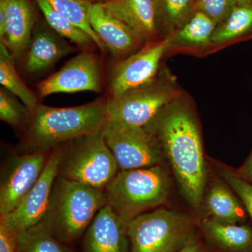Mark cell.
<instances>
[{
  "label": "cell",
  "instance_id": "obj_12",
  "mask_svg": "<svg viewBox=\"0 0 252 252\" xmlns=\"http://www.w3.org/2000/svg\"><path fill=\"white\" fill-rule=\"evenodd\" d=\"M100 70L94 55L82 52L66 63L60 70L38 85L41 97L51 94H72L81 91L98 92Z\"/></svg>",
  "mask_w": 252,
  "mask_h": 252
},
{
  "label": "cell",
  "instance_id": "obj_22",
  "mask_svg": "<svg viewBox=\"0 0 252 252\" xmlns=\"http://www.w3.org/2000/svg\"><path fill=\"white\" fill-rule=\"evenodd\" d=\"M16 252H74L53 236L44 223L16 235Z\"/></svg>",
  "mask_w": 252,
  "mask_h": 252
},
{
  "label": "cell",
  "instance_id": "obj_30",
  "mask_svg": "<svg viewBox=\"0 0 252 252\" xmlns=\"http://www.w3.org/2000/svg\"><path fill=\"white\" fill-rule=\"evenodd\" d=\"M16 235L0 223V252H16Z\"/></svg>",
  "mask_w": 252,
  "mask_h": 252
},
{
  "label": "cell",
  "instance_id": "obj_20",
  "mask_svg": "<svg viewBox=\"0 0 252 252\" xmlns=\"http://www.w3.org/2000/svg\"><path fill=\"white\" fill-rule=\"evenodd\" d=\"M217 25L200 11L195 10L180 28L172 32L170 44L187 46H205L211 44V38Z\"/></svg>",
  "mask_w": 252,
  "mask_h": 252
},
{
  "label": "cell",
  "instance_id": "obj_29",
  "mask_svg": "<svg viewBox=\"0 0 252 252\" xmlns=\"http://www.w3.org/2000/svg\"><path fill=\"white\" fill-rule=\"evenodd\" d=\"M220 174L240 197L252 220V185L240 176L225 167H220Z\"/></svg>",
  "mask_w": 252,
  "mask_h": 252
},
{
  "label": "cell",
  "instance_id": "obj_16",
  "mask_svg": "<svg viewBox=\"0 0 252 252\" xmlns=\"http://www.w3.org/2000/svg\"><path fill=\"white\" fill-rule=\"evenodd\" d=\"M4 5L6 31L1 42L13 57L19 58L29 47L32 40L33 15L28 0H0Z\"/></svg>",
  "mask_w": 252,
  "mask_h": 252
},
{
  "label": "cell",
  "instance_id": "obj_28",
  "mask_svg": "<svg viewBox=\"0 0 252 252\" xmlns=\"http://www.w3.org/2000/svg\"><path fill=\"white\" fill-rule=\"evenodd\" d=\"M237 5L238 0H195L194 8L211 18L218 26L228 17Z\"/></svg>",
  "mask_w": 252,
  "mask_h": 252
},
{
  "label": "cell",
  "instance_id": "obj_31",
  "mask_svg": "<svg viewBox=\"0 0 252 252\" xmlns=\"http://www.w3.org/2000/svg\"><path fill=\"white\" fill-rule=\"evenodd\" d=\"M177 252H205V248L203 244L195 238Z\"/></svg>",
  "mask_w": 252,
  "mask_h": 252
},
{
  "label": "cell",
  "instance_id": "obj_23",
  "mask_svg": "<svg viewBox=\"0 0 252 252\" xmlns=\"http://www.w3.org/2000/svg\"><path fill=\"white\" fill-rule=\"evenodd\" d=\"M252 30V4L237 5L223 22L217 26L211 44H220L234 40Z\"/></svg>",
  "mask_w": 252,
  "mask_h": 252
},
{
  "label": "cell",
  "instance_id": "obj_13",
  "mask_svg": "<svg viewBox=\"0 0 252 252\" xmlns=\"http://www.w3.org/2000/svg\"><path fill=\"white\" fill-rule=\"evenodd\" d=\"M127 225L106 204L86 230L84 252H130Z\"/></svg>",
  "mask_w": 252,
  "mask_h": 252
},
{
  "label": "cell",
  "instance_id": "obj_21",
  "mask_svg": "<svg viewBox=\"0 0 252 252\" xmlns=\"http://www.w3.org/2000/svg\"><path fill=\"white\" fill-rule=\"evenodd\" d=\"M0 83L14 94L31 113L39 105L37 97L25 84L15 67L14 57L4 43L0 44Z\"/></svg>",
  "mask_w": 252,
  "mask_h": 252
},
{
  "label": "cell",
  "instance_id": "obj_32",
  "mask_svg": "<svg viewBox=\"0 0 252 252\" xmlns=\"http://www.w3.org/2000/svg\"><path fill=\"white\" fill-rule=\"evenodd\" d=\"M244 176L252 183V154L243 169Z\"/></svg>",
  "mask_w": 252,
  "mask_h": 252
},
{
  "label": "cell",
  "instance_id": "obj_8",
  "mask_svg": "<svg viewBox=\"0 0 252 252\" xmlns=\"http://www.w3.org/2000/svg\"><path fill=\"white\" fill-rule=\"evenodd\" d=\"M177 93L159 83L106 101L109 122L145 127L164 109L175 102Z\"/></svg>",
  "mask_w": 252,
  "mask_h": 252
},
{
  "label": "cell",
  "instance_id": "obj_14",
  "mask_svg": "<svg viewBox=\"0 0 252 252\" xmlns=\"http://www.w3.org/2000/svg\"><path fill=\"white\" fill-rule=\"evenodd\" d=\"M87 12L91 27L114 57L128 54L144 42L133 30L109 14L102 2H89Z\"/></svg>",
  "mask_w": 252,
  "mask_h": 252
},
{
  "label": "cell",
  "instance_id": "obj_27",
  "mask_svg": "<svg viewBox=\"0 0 252 252\" xmlns=\"http://www.w3.org/2000/svg\"><path fill=\"white\" fill-rule=\"evenodd\" d=\"M31 112L14 94L1 88L0 89V119L15 128L29 125Z\"/></svg>",
  "mask_w": 252,
  "mask_h": 252
},
{
  "label": "cell",
  "instance_id": "obj_33",
  "mask_svg": "<svg viewBox=\"0 0 252 252\" xmlns=\"http://www.w3.org/2000/svg\"><path fill=\"white\" fill-rule=\"evenodd\" d=\"M252 4V0H238V5Z\"/></svg>",
  "mask_w": 252,
  "mask_h": 252
},
{
  "label": "cell",
  "instance_id": "obj_34",
  "mask_svg": "<svg viewBox=\"0 0 252 252\" xmlns=\"http://www.w3.org/2000/svg\"><path fill=\"white\" fill-rule=\"evenodd\" d=\"M80 1H86V2H91V3L101 2V0H80Z\"/></svg>",
  "mask_w": 252,
  "mask_h": 252
},
{
  "label": "cell",
  "instance_id": "obj_19",
  "mask_svg": "<svg viewBox=\"0 0 252 252\" xmlns=\"http://www.w3.org/2000/svg\"><path fill=\"white\" fill-rule=\"evenodd\" d=\"M207 217L228 224H237L244 220L245 212L234 195L221 185H214L205 200Z\"/></svg>",
  "mask_w": 252,
  "mask_h": 252
},
{
  "label": "cell",
  "instance_id": "obj_10",
  "mask_svg": "<svg viewBox=\"0 0 252 252\" xmlns=\"http://www.w3.org/2000/svg\"><path fill=\"white\" fill-rule=\"evenodd\" d=\"M62 146L51 150L40 177L21 204L14 211L0 219V223L14 234L38 224L45 215L53 186L58 176Z\"/></svg>",
  "mask_w": 252,
  "mask_h": 252
},
{
  "label": "cell",
  "instance_id": "obj_26",
  "mask_svg": "<svg viewBox=\"0 0 252 252\" xmlns=\"http://www.w3.org/2000/svg\"><path fill=\"white\" fill-rule=\"evenodd\" d=\"M59 14L76 26L86 32L92 38L95 45L104 51L105 46L91 27L88 17L87 7L89 2L80 0H46Z\"/></svg>",
  "mask_w": 252,
  "mask_h": 252
},
{
  "label": "cell",
  "instance_id": "obj_6",
  "mask_svg": "<svg viewBox=\"0 0 252 252\" xmlns=\"http://www.w3.org/2000/svg\"><path fill=\"white\" fill-rule=\"evenodd\" d=\"M130 252H177L196 238V225L179 212L158 209L127 225Z\"/></svg>",
  "mask_w": 252,
  "mask_h": 252
},
{
  "label": "cell",
  "instance_id": "obj_2",
  "mask_svg": "<svg viewBox=\"0 0 252 252\" xmlns=\"http://www.w3.org/2000/svg\"><path fill=\"white\" fill-rule=\"evenodd\" d=\"M109 122L106 101L71 107L39 104L17 154L49 152L77 137L102 130Z\"/></svg>",
  "mask_w": 252,
  "mask_h": 252
},
{
  "label": "cell",
  "instance_id": "obj_24",
  "mask_svg": "<svg viewBox=\"0 0 252 252\" xmlns=\"http://www.w3.org/2000/svg\"><path fill=\"white\" fill-rule=\"evenodd\" d=\"M195 2V0H154L158 26L171 34L193 14Z\"/></svg>",
  "mask_w": 252,
  "mask_h": 252
},
{
  "label": "cell",
  "instance_id": "obj_25",
  "mask_svg": "<svg viewBox=\"0 0 252 252\" xmlns=\"http://www.w3.org/2000/svg\"><path fill=\"white\" fill-rule=\"evenodd\" d=\"M46 21L59 35L81 46H89L94 41L86 32L59 14L46 0H36Z\"/></svg>",
  "mask_w": 252,
  "mask_h": 252
},
{
  "label": "cell",
  "instance_id": "obj_9",
  "mask_svg": "<svg viewBox=\"0 0 252 252\" xmlns=\"http://www.w3.org/2000/svg\"><path fill=\"white\" fill-rule=\"evenodd\" d=\"M51 152L17 154L5 162L0 180V219L14 211L34 187Z\"/></svg>",
  "mask_w": 252,
  "mask_h": 252
},
{
  "label": "cell",
  "instance_id": "obj_1",
  "mask_svg": "<svg viewBox=\"0 0 252 252\" xmlns=\"http://www.w3.org/2000/svg\"><path fill=\"white\" fill-rule=\"evenodd\" d=\"M144 127L158 140L186 200L198 209L203 202L206 167L193 114L188 107L174 102Z\"/></svg>",
  "mask_w": 252,
  "mask_h": 252
},
{
  "label": "cell",
  "instance_id": "obj_18",
  "mask_svg": "<svg viewBox=\"0 0 252 252\" xmlns=\"http://www.w3.org/2000/svg\"><path fill=\"white\" fill-rule=\"evenodd\" d=\"M61 37L48 31L38 32L34 34L26 54V68L28 72L44 70L74 51V48Z\"/></svg>",
  "mask_w": 252,
  "mask_h": 252
},
{
  "label": "cell",
  "instance_id": "obj_5",
  "mask_svg": "<svg viewBox=\"0 0 252 252\" xmlns=\"http://www.w3.org/2000/svg\"><path fill=\"white\" fill-rule=\"evenodd\" d=\"M102 130L63 144L58 176L99 190L105 189L119 168Z\"/></svg>",
  "mask_w": 252,
  "mask_h": 252
},
{
  "label": "cell",
  "instance_id": "obj_15",
  "mask_svg": "<svg viewBox=\"0 0 252 252\" xmlns=\"http://www.w3.org/2000/svg\"><path fill=\"white\" fill-rule=\"evenodd\" d=\"M109 14L120 20L144 41L153 42L158 34L154 0H107L102 2Z\"/></svg>",
  "mask_w": 252,
  "mask_h": 252
},
{
  "label": "cell",
  "instance_id": "obj_3",
  "mask_svg": "<svg viewBox=\"0 0 252 252\" xmlns=\"http://www.w3.org/2000/svg\"><path fill=\"white\" fill-rule=\"evenodd\" d=\"M106 204L104 190L57 176L40 222L59 241L73 243L85 234Z\"/></svg>",
  "mask_w": 252,
  "mask_h": 252
},
{
  "label": "cell",
  "instance_id": "obj_4",
  "mask_svg": "<svg viewBox=\"0 0 252 252\" xmlns=\"http://www.w3.org/2000/svg\"><path fill=\"white\" fill-rule=\"evenodd\" d=\"M170 180L165 169L156 166L119 170L104 190L107 205L127 223L165 203Z\"/></svg>",
  "mask_w": 252,
  "mask_h": 252
},
{
  "label": "cell",
  "instance_id": "obj_11",
  "mask_svg": "<svg viewBox=\"0 0 252 252\" xmlns=\"http://www.w3.org/2000/svg\"><path fill=\"white\" fill-rule=\"evenodd\" d=\"M170 44V37L153 41L119 63L111 80L112 97L124 95L155 81L160 61Z\"/></svg>",
  "mask_w": 252,
  "mask_h": 252
},
{
  "label": "cell",
  "instance_id": "obj_17",
  "mask_svg": "<svg viewBox=\"0 0 252 252\" xmlns=\"http://www.w3.org/2000/svg\"><path fill=\"white\" fill-rule=\"evenodd\" d=\"M200 228L212 252H252V230L247 225L222 223L206 217Z\"/></svg>",
  "mask_w": 252,
  "mask_h": 252
},
{
  "label": "cell",
  "instance_id": "obj_7",
  "mask_svg": "<svg viewBox=\"0 0 252 252\" xmlns=\"http://www.w3.org/2000/svg\"><path fill=\"white\" fill-rule=\"evenodd\" d=\"M102 132L119 170L153 167L161 162V146L144 127L108 122Z\"/></svg>",
  "mask_w": 252,
  "mask_h": 252
}]
</instances>
